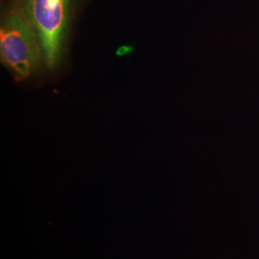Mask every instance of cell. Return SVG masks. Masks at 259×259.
I'll return each instance as SVG.
<instances>
[{"label":"cell","instance_id":"cell-1","mask_svg":"<svg viewBox=\"0 0 259 259\" xmlns=\"http://www.w3.org/2000/svg\"><path fill=\"white\" fill-rule=\"evenodd\" d=\"M0 56L17 81L35 74L45 61L37 34L22 10H14L2 20Z\"/></svg>","mask_w":259,"mask_h":259},{"label":"cell","instance_id":"cell-2","mask_svg":"<svg viewBox=\"0 0 259 259\" xmlns=\"http://www.w3.org/2000/svg\"><path fill=\"white\" fill-rule=\"evenodd\" d=\"M70 0H25V15L34 28L49 69L60 64L65 48Z\"/></svg>","mask_w":259,"mask_h":259}]
</instances>
